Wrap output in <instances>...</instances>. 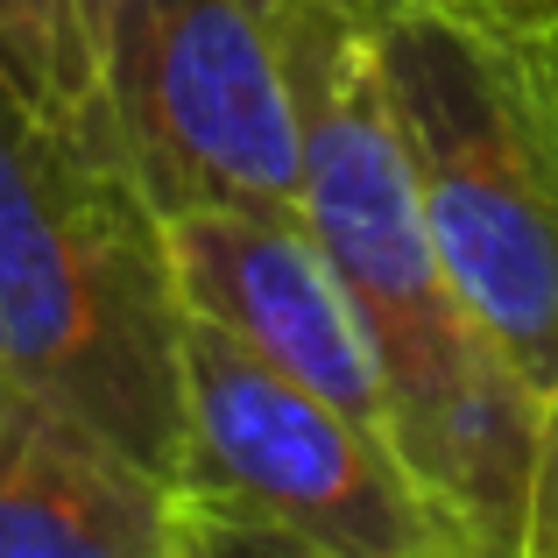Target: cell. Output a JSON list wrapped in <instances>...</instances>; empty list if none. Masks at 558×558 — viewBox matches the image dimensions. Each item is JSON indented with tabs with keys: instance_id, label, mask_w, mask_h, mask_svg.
<instances>
[{
	"instance_id": "ba28073f",
	"label": "cell",
	"mask_w": 558,
	"mask_h": 558,
	"mask_svg": "<svg viewBox=\"0 0 558 558\" xmlns=\"http://www.w3.org/2000/svg\"><path fill=\"white\" fill-rule=\"evenodd\" d=\"M523 558H558V389L545 396V432H537L531 509H523Z\"/></svg>"
},
{
	"instance_id": "277c9868",
	"label": "cell",
	"mask_w": 558,
	"mask_h": 558,
	"mask_svg": "<svg viewBox=\"0 0 558 558\" xmlns=\"http://www.w3.org/2000/svg\"><path fill=\"white\" fill-rule=\"evenodd\" d=\"M107 128L156 213H298V93L276 0H121Z\"/></svg>"
},
{
	"instance_id": "6da1fadb",
	"label": "cell",
	"mask_w": 558,
	"mask_h": 558,
	"mask_svg": "<svg viewBox=\"0 0 558 558\" xmlns=\"http://www.w3.org/2000/svg\"><path fill=\"white\" fill-rule=\"evenodd\" d=\"M0 368L178 481L184 298L163 213L107 128L57 121L0 71Z\"/></svg>"
},
{
	"instance_id": "7a4b0ae2",
	"label": "cell",
	"mask_w": 558,
	"mask_h": 558,
	"mask_svg": "<svg viewBox=\"0 0 558 558\" xmlns=\"http://www.w3.org/2000/svg\"><path fill=\"white\" fill-rule=\"evenodd\" d=\"M438 269L537 389H558L551 0H368Z\"/></svg>"
},
{
	"instance_id": "3957f363",
	"label": "cell",
	"mask_w": 558,
	"mask_h": 558,
	"mask_svg": "<svg viewBox=\"0 0 558 558\" xmlns=\"http://www.w3.org/2000/svg\"><path fill=\"white\" fill-rule=\"evenodd\" d=\"M178 488L198 558H446V531L389 438L191 312Z\"/></svg>"
},
{
	"instance_id": "5b68a950",
	"label": "cell",
	"mask_w": 558,
	"mask_h": 558,
	"mask_svg": "<svg viewBox=\"0 0 558 558\" xmlns=\"http://www.w3.org/2000/svg\"><path fill=\"white\" fill-rule=\"evenodd\" d=\"M163 247L191 318H213L247 354L276 361L304 389L389 438V368L368 312L354 304L304 213H247V205L170 213Z\"/></svg>"
},
{
	"instance_id": "9c48e42d",
	"label": "cell",
	"mask_w": 558,
	"mask_h": 558,
	"mask_svg": "<svg viewBox=\"0 0 558 558\" xmlns=\"http://www.w3.org/2000/svg\"><path fill=\"white\" fill-rule=\"evenodd\" d=\"M551 22H558V0H551Z\"/></svg>"
},
{
	"instance_id": "52a82bcc",
	"label": "cell",
	"mask_w": 558,
	"mask_h": 558,
	"mask_svg": "<svg viewBox=\"0 0 558 558\" xmlns=\"http://www.w3.org/2000/svg\"><path fill=\"white\" fill-rule=\"evenodd\" d=\"M113 14L121 0H0V71L57 121L107 128Z\"/></svg>"
},
{
	"instance_id": "8992f818",
	"label": "cell",
	"mask_w": 558,
	"mask_h": 558,
	"mask_svg": "<svg viewBox=\"0 0 558 558\" xmlns=\"http://www.w3.org/2000/svg\"><path fill=\"white\" fill-rule=\"evenodd\" d=\"M0 558H198V531L163 466L0 368Z\"/></svg>"
}]
</instances>
